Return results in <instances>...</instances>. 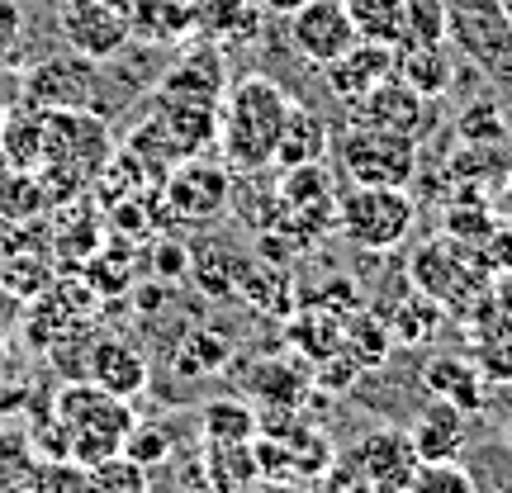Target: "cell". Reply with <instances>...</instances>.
<instances>
[{"instance_id": "14", "label": "cell", "mask_w": 512, "mask_h": 493, "mask_svg": "<svg viewBox=\"0 0 512 493\" xmlns=\"http://www.w3.org/2000/svg\"><path fill=\"white\" fill-rule=\"evenodd\" d=\"M394 76H399L408 91H418L422 100H441L456 81V67H451V48L446 38H399L394 43Z\"/></svg>"}, {"instance_id": "10", "label": "cell", "mask_w": 512, "mask_h": 493, "mask_svg": "<svg viewBox=\"0 0 512 493\" xmlns=\"http://www.w3.org/2000/svg\"><path fill=\"white\" fill-rule=\"evenodd\" d=\"M285 24H290L294 53L304 57L309 67H328L332 57H342L351 43H356V29H351L342 0H309V5L294 10Z\"/></svg>"}, {"instance_id": "20", "label": "cell", "mask_w": 512, "mask_h": 493, "mask_svg": "<svg viewBox=\"0 0 512 493\" xmlns=\"http://www.w3.org/2000/svg\"><path fill=\"white\" fill-rule=\"evenodd\" d=\"M356 465H361V475L370 479V489H403L408 475L418 470V451H413L408 432L380 427L375 437H366L356 446Z\"/></svg>"}, {"instance_id": "31", "label": "cell", "mask_w": 512, "mask_h": 493, "mask_svg": "<svg viewBox=\"0 0 512 493\" xmlns=\"http://www.w3.org/2000/svg\"><path fill=\"white\" fill-rule=\"evenodd\" d=\"M342 10H347L356 38H366V43H389L394 48L399 38H408L403 0H342Z\"/></svg>"}, {"instance_id": "50", "label": "cell", "mask_w": 512, "mask_h": 493, "mask_svg": "<svg viewBox=\"0 0 512 493\" xmlns=\"http://www.w3.org/2000/svg\"><path fill=\"white\" fill-rule=\"evenodd\" d=\"M498 5H503V15H508V24H512V0H498Z\"/></svg>"}, {"instance_id": "2", "label": "cell", "mask_w": 512, "mask_h": 493, "mask_svg": "<svg viewBox=\"0 0 512 493\" xmlns=\"http://www.w3.org/2000/svg\"><path fill=\"white\" fill-rule=\"evenodd\" d=\"M53 418L67 432V460L76 465H100L124 451L128 432H133V408L128 399H114L91 380H67L53 399Z\"/></svg>"}, {"instance_id": "29", "label": "cell", "mask_w": 512, "mask_h": 493, "mask_svg": "<svg viewBox=\"0 0 512 493\" xmlns=\"http://www.w3.org/2000/svg\"><path fill=\"white\" fill-rule=\"evenodd\" d=\"M0 157L15 171H38V162H43V110L19 105L15 114H5V124H0Z\"/></svg>"}, {"instance_id": "44", "label": "cell", "mask_w": 512, "mask_h": 493, "mask_svg": "<svg viewBox=\"0 0 512 493\" xmlns=\"http://www.w3.org/2000/svg\"><path fill=\"white\" fill-rule=\"evenodd\" d=\"M403 10L413 38H446V0H403Z\"/></svg>"}, {"instance_id": "25", "label": "cell", "mask_w": 512, "mask_h": 493, "mask_svg": "<svg viewBox=\"0 0 512 493\" xmlns=\"http://www.w3.org/2000/svg\"><path fill=\"white\" fill-rule=\"evenodd\" d=\"M384 323H389V337H394V342H403V347H427V342L441 332V323H446V309H441L432 294L413 290L389 309Z\"/></svg>"}, {"instance_id": "18", "label": "cell", "mask_w": 512, "mask_h": 493, "mask_svg": "<svg viewBox=\"0 0 512 493\" xmlns=\"http://www.w3.org/2000/svg\"><path fill=\"white\" fill-rule=\"evenodd\" d=\"M465 437H470V413H460L446 399H432L427 408H418V418L408 427L418 460H456L465 451Z\"/></svg>"}, {"instance_id": "53", "label": "cell", "mask_w": 512, "mask_h": 493, "mask_svg": "<svg viewBox=\"0 0 512 493\" xmlns=\"http://www.w3.org/2000/svg\"><path fill=\"white\" fill-rule=\"evenodd\" d=\"M508 181H512V176H508Z\"/></svg>"}, {"instance_id": "46", "label": "cell", "mask_w": 512, "mask_h": 493, "mask_svg": "<svg viewBox=\"0 0 512 493\" xmlns=\"http://www.w3.org/2000/svg\"><path fill=\"white\" fill-rule=\"evenodd\" d=\"M361 375V366L351 361L347 351H332L328 361H318V370H313V384H323V389H332V394H342V389H351V380Z\"/></svg>"}, {"instance_id": "34", "label": "cell", "mask_w": 512, "mask_h": 493, "mask_svg": "<svg viewBox=\"0 0 512 493\" xmlns=\"http://www.w3.org/2000/svg\"><path fill=\"white\" fill-rule=\"evenodd\" d=\"M275 190H280V200H285V214H290V209H323V204H337L332 200V176L323 162L280 171Z\"/></svg>"}, {"instance_id": "1", "label": "cell", "mask_w": 512, "mask_h": 493, "mask_svg": "<svg viewBox=\"0 0 512 493\" xmlns=\"http://www.w3.org/2000/svg\"><path fill=\"white\" fill-rule=\"evenodd\" d=\"M290 110V91L271 76H242L228 86L219 105V138L214 152L233 176H261L275 162V138Z\"/></svg>"}, {"instance_id": "28", "label": "cell", "mask_w": 512, "mask_h": 493, "mask_svg": "<svg viewBox=\"0 0 512 493\" xmlns=\"http://www.w3.org/2000/svg\"><path fill=\"white\" fill-rule=\"evenodd\" d=\"M200 432L209 446H242L261 432V418H256L252 403L242 399H209L200 408Z\"/></svg>"}, {"instance_id": "7", "label": "cell", "mask_w": 512, "mask_h": 493, "mask_svg": "<svg viewBox=\"0 0 512 493\" xmlns=\"http://www.w3.org/2000/svg\"><path fill=\"white\" fill-rule=\"evenodd\" d=\"M95 95H100V72H95L91 57L67 53V57H48L24 72V105L34 110H91L95 114Z\"/></svg>"}, {"instance_id": "6", "label": "cell", "mask_w": 512, "mask_h": 493, "mask_svg": "<svg viewBox=\"0 0 512 493\" xmlns=\"http://www.w3.org/2000/svg\"><path fill=\"white\" fill-rule=\"evenodd\" d=\"M157 190L171 204L176 223H209L219 219L228 209V200H233V171L219 157H204L200 152V157H185V162L171 166L157 181Z\"/></svg>"}, {"instance_id": "13", "label": "cell", "mask_w": 512, "mask_h": 493, "mask_svg": "<svg viewBox=\"0 0 512 493\" xmlns=\"http://www.w3.org/2000/svg\"><path fill=\"white\" fill-rule=\"evenodd\" d=\"M318 72L328 81L332 100L351 105V100H361L366 91H375L384 76H394V48H389V43H366V38H356L347 53L332 57L328 67H318Z\"/></svg>"}, {"instance_id": "19", "label": "cell", "mask_w": 512, "mask_h": 493, "mask_svg": "<svg viewBox=\"0 0 512 493\" xmlns=\"http://www.w3.org/2000/svg\"><path fill=\"white\" fill-rule=\"evenodd\" d=\"M328 152H332V124L318 110L290 100L285 124H280V138H275V162L271 166H280V171H290V166H313V162H323Z\"/></svg>"}, {"instance_id": "51", "label": "cell", "mask_w": 512, "mask_h": 493, "mask_svg": "<svg viewBox=\"0 0 512 493\" xmlns=\"http://www.w3.org/2000/svg\"><path fill=\"white\" fill-rule=\"evenodd\" d=\"M489 493H512V484H498V489H489Z\"/></svg>"}, {"instance_id": "24", "label": "cell", "mask_w": 512, "mask_h": 493, "mask_svg": "<svg viewBox=\"0 0 512 493\" xmlns=\"http://www.w3.org/2000/svg\"><path fill=\"white\" fill-rule=\"evenodd\" d=\"M470 337H475V366L484 370V380L494 384H512V313L494 309L484 313L475 328H470Z\"/></svg>"}, {"instance_id": "15", "label": "cell", "mask_w": 512, "mask_h": 493, "mask_svg": "<svg viewBox=\"0 0 512 493\" xmlns=\"http://www.w3.org/2000/svg\"><path fill=\"white\" fill-rule=\"evenodd\" d=\"M190 5V34L214 48H242L261 34V5L256 0H185Z\"/></svg>"}, {"instance_id": "38", "label": "cell", "mask_w": 512, "mask_h": 493, "mask_svg": "<svg viewBox=\"0 0 512 493\" xmlns=\"http://www.w3.org/2000/svg\"><path fill=\"white\" fill-rule=\"evenodd\" d=\"M209 470H214V489L219 493H242L256 479L261 460L252 456V441H242V446H209Z\"/></svg>"}, {"instance_id": "32", "label": "cell", "mask_w": 512, "mask_h": 493, "mask_svg": "<svg viewBox=\"0 0 512 493\" xmlns=\"http://www.w3.org/2000/svg\"><path fill=\"white\" fill-rule=\"evenodd\" d=\"M446 176L460 185H484V181H508L512 176V152L508 143H460L451 157Z\"/></svg>"}, {"instance_id": "47", "label": "cell", "mask_w": 512, "mask_h": 493, "mask_svg": "<svg viewBox=\"0 0 512 493\" xmlns=\"http://www.w3.org/2000/svg\"><path fill=\"white\" fill-rule=\"evenodd\" d=\"M494 304L503 313H512V266H503V271H498V280H494Z\"/></svg>"}, {"instance_id": "5", "label": "cell", "mask_w": 512, "mask_h": 493, "mask_svg": "<svg viewBox=\"0 0 512 493\" xmlns=\"http://www.w3.org/2000/svg\"><path fill=\"white\" fill-rule=\"evenodd\" d=\"M446 38L498 86H512V24L498 0H446Z\"/></svg>"}, {"instance_id": "23", "label": "cell", "mask_w": 512, "mask_h": 493, "mask_svg": "<svg viewBox=\"0 0 512 493\" xmlns=\"http://www.w3.org/2000/svg\"><path fill=\"white\" fill-rule=\"evenodd\" d=\"M285 337H290V347H299V356H309L318 366L332 351H342V318L318 304H294V313L285 318Z\"/></svg>"}, {"instance_id": "41", "label": "cell", "mask_w": 512, "mask_h": 493, "mask_svg": "<svg viewBox=\"0 0 512 493\" xmlns=\"http://www.w3.org/2000/svg\"><path fill=\"white\" fill-rule=\"evenodd\" d=\"M456 138L460 143H508V119L494 100H470L456 114Z\"/></svg>"}, {"instance_id": "45", "label": "cell", "mask_w": 512, "mask_h": 493, "mask_svg": "<svg viewBox=\"0 0 512 493\" xmlns=\"http://www.w3.org/2000/svg\"><path fill=\"white\" fill-rule=\"evenodd\" d=\"M24 53V15L15 0H0V67H15Z\"/></svg>"}, {"instance_id": "11", "label": "cell", "mask_w": 512, "mask_h": 493, "mask_svg": "<svg viewBox=\"0 0 512 493\" xmlns=\"http://www.w3.org/2000/svg\"><path fill=\"white\" fill-rule=\"evenodd\" d=\"M157 95H166V100H190V105H223V95H228V62H223V48L195 38V48H190L176 67L162 72Z\"/></svg>"}, {"instance_id": "49", "label": "cell", "mask_w": 512, "mask_h": 493, "mask_svg": "<svg viewBox=\"0 0 512 493\" xmlns=\"http://www.w3.org/2000/svg\"><path fill=\"white\" fill-rule=\"evenodd\" d=\"M0 493H29V489H24V475H19V479H0Z\"/></svg>"}, {"instance_id": "37", "label": "cell", "mask_w": 512, "mask_h": 493, "mask_svg": "<svg viewBox=\"0 0 512 493\" xmlns=\"http://www.w3.org/2000/svg\"><path fill=\"white\" fill-rule=\"evenodd\" d=\"M399 493H479V484L460 460H418Z\"/></svg>"}, {"instance_id": "9", "label": "cell", "mask_w": 512, "mask_h": 493, "mask_svg": "<svg viewBox=\"0 0 512 493\" xmlns=\"http://www.w3.org/2000/svg\"><path fill=\"white\" fill-rule=\"evenodd\" d=\"M57 24L72 53L105 62L128 43V15L110 0H57Z\"/></svg>"}, {"instance_id": "40", "label": "cell", "mask_w": 512, "mask_h": 493, "mask_svg": "<svg viewBox=\"0 0 512 493\" xmlns=\"http://www.w3.org/2000/svg\"><path fill=\"white\" fill-rule=\"evenodd\" d=\"M86 479H91V493H152L147 470L138 465V460H128L124 451L110 456V460H100V465H91Z\"/></svg>"}, {"instance_id": "12", "label": "cell", "mask_w": 512, "mask_h": 493, "mask_svg": "<svg viewBox=\"0 0 512 493\" xmlns=\"http://www.w3.org/2000/svg\"><path fill=\"white\" fill-rule=\"evenodd\" d=\"M81 380L100 384L114 399H138L147 389V380H152V370H147V356L133 342H124V337H95L91 351H86Z\"/></svg>"}, {"instance_id": "21", "label": "cell", "mask_w": 512, "mask_h": 493, "mask_svg": "<svg viewBox=\"0 0 512 493\" xmlns=\"http://www.w3.org/2000/svg\"><path fill=\"white\" fill-rule=\"evenodd\" d=\"M128 38L138 43H190V5L185 0H128Z\"/></svg>"}, {"instance_id": "4", "label": "cell", "mask_w": 512, "mask_h": 493, "mask_svg": "<svg viewBox=\"0 0 512 493\" xmlns=\"http://www.w3.org/2000/svg\"><path fill=\"white\" fill-rule=\"evenodd\" d=\"M337 166L351 185H389V190H408L418 176V143L403 133H380V128H356L347 124L337 133Z\"/></svg>"}, {"instance_id": "8", "label": "cell", "mask_w": 512, "mask_h": 493, "mask_svg": "<svg viewBox=\"0 0 512 493\" xmlns=\"http://www.w3.org/2000/svg\"><path fill=\"white\" fill-rule=\"evenodd\" d=\"M347 124L356 128H380V133H403V138H427L432 133V100H422L418 91H408L399 76H384L375 91L347 105Z\"/></svg>"}, {"instance_id": "42", "label": "cell", "mask_w": 512, "mask_h": 493, "mask_svg": "<svg viewBox=\"0 0 512 493\" xmlns=\"http://www.w3.org/2000/svg\"><path fill=\"white\" fill-rule=\"evenodd\" d=\"M124 456L138 460L143 470L171 460V437H166V427H157V422H133V432H128V441H124Z\"/></svg>"}, {"instance_id": "33", "label": "cell", "mask_w": 512, "mask_h": 493, "mask_svg": "<svg viewBox=\"0 0 512 493\" xmlns=\"http://www.w3.org/2000/svg\"><path fill=\"white\" fill-rule=\"evenodd\" d=\"M48 285H53L48 252H15L0 261V290L10 294V299H19V304H34Z\"/></svg>"}, {"instance_id": "43", "label": "cell", "mask_w": 512, "mask_h": 493, "mask_svg": "<svg viewBox=\"0 0 512 493\" xmlns=\"http://www.w3.org/2000/svg\"><path fill=\"white\" fill-rule=\"evenodd\" d=\"M147 266H152V275H157L162 285H171V280H181V275L190 271V247L176 238H157L152 252H147Z\"/></svg>"}, {"instance_id": "22", "label": "cell", "mask_w": 512, "mask_h": 493, "mask_svg": "<svg viewBox=\"0 0 512 493\" xmlns=\"http://www.w3.org/2000/svg\"><path fill=\"white\" fill-rule=\"evenodd\" d=\"M238 304H252V309L271 313V318H290L294 313V275H290V266H275V261L252 256V261H247V271H242Z\"/></svg>"}, {"instance_id": "26", "label": "cell", "mask_w": 512, "mask_h": 493, "mask_svg": "<svg viewBox=\"0 0 512 493\" xmlns=\"http://www.w3.org/2000/svg\"><path fill=\"white\" fill-rule=\"evenodd\" d=\"M247 389L271 408H294L313 389V370L299 366V361H256L252 375H247Z\"/></svg>"}, {"instance_id": "52", "label": "cell", "mask_w": 512, "mask_h": 493, "mask_svg": "<svg viewBox=\"0 0 512 493\" xmlns=\"http://www.w3.org/2000/svg\"><path fill=\"white\" fill-rule=\"evenodd\" d=\"M0 124H5V105H0Z\"/></svg>"}, {"instance_id": "16", "label": "cell", "mask_w": 512, "mask_h": 493, "mask_svg": "<svg viewBox=\"0 0 512 493\" xmlns=\"http://www.w3.org/2000/svg\"><path fill=\"white\" fill-rule=\"evenodd\" d=\"M252 256L233 247V242H219V238H200L190 247V280L204 299L214 304H238V285H242V271H247Z\"/></svg>"}, {"instance_id": "35", "label": "cell", "mask_w": 512, "mask_h": 493, "mask_svg": "<svg viewBox=\"0 0 512 493\" xmlns=\"http://www.w3.org/2000/svg\"><path fill=\"white\" fill-rule=\"evenodd\" d=\"M48 209V195H43V181L38 171H5L0 176V219L5 223H29Z\"/></svg>"}, {"instance_id": "3", "label": "cell", "mask_w": 512, "mask_h": 493, "mask_svg": "<svg viewBox=\"0 0 512 493\" xmlns=\"http://www.w3.org/2000/svg\"><path fill=\"white\" fill-rule=\"evenodd\" d=\"M413 219H418L413 195L389 185H351L337 200V233L361 252H394L399 242H408Z\"/></svg>"}, {"instance_id": "39", "label": "cell", "mask_w": 512, "mask_h": 493, "mask_svg": "<svg viewBox=\"0 0 512 493\" xmlns=\"http://www.w3.org/2000/svg\"><path fill=\"white\" fill-rule=\"evenodd\" d=\"M24 489L29 493H91L86 465L76 460H34L24 470Z\"/></svg>"}, {"instance_id": "17", "label": "cell", "mask_w": 512, "mask_h": 493, "mask_svg": "<svg viewBox=\"0 0 512 493\" xmlns=\"http://www.w3.org/2000/svg\"><path fill=\"white\" fill-rule=\"evenodd\" d=\"M422 384H427V394L432 399H446L456 403L460 413H484V403H489V380H484V370L475 366V356H432L427 366H422Z\"/></svg>"}, {"instance_id": "30", "label": "cell", "mask_w": 512, "mask_h": 493, "mask_svg": "<svg viewBox=\"0 0 512 493\" xmlns=\"http://www.w3.org/2000/svg\"><path fill=\"white\" fill-rule=\"evenodd\" d=\"M228 356H233V337L219 328H190L181 337V351H176V375L185 380H204V375H219L228 366Z\"/></svg>"}, {"instance_id": "48", "label": "cell", "mask_w": 512, "mask_h": 493, "mask_svg": "<svg viewBox=\"0 0 512 493\" xmlns=\"http://www.w3.org/2000/svg\"><path fill=\"white\" fill-rule=\"evenodd\" d=\"M256 5H261V10H266V15H280V19H290L294 10H304V5H309V0H256Z\"/></svg>"}, {"instance_id": "27", "label": "cell", "mask_w": 512, "mask_h": 493, "mask_svg": "<svg viewBox=\"0 0 512 493\" xmlns=\"http://www.w3.org/2000/svg\"><path fill=\"white\" fill-rule=\"evenodd\" d=\"M342 351H347L361 370L384 366V361H389V351H394L389 323H384L380 313H370L366 304H361L356 313H347V318H342Z\"/></svg>"}, {"instance_id": "36", "label": "cell", "mask_w": 512, "mask_h": 493, "mask_svg": "<svg viewBox=\"0 0 512 493\" xmlns=\"http://www.w3.org/2000/svg\"><path fill=\"white\" fill-rule=\"evenodd\" d=\"M228 209H233L252 233H271V228H280V219H285V200H280L275 185H238L233 181Z\"/></svg>"}]
</instances>
